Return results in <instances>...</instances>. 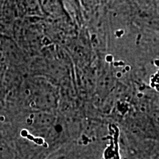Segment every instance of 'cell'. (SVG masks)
<instances>
[{
	"instance_id": "6da1fadb",
	"label": "cell",
	"mask_w": 159,
	"mask_h": 159,
	"mask_svg": "<svg viewBox=\"0 0 159 159\" xmlns=\"http://www.w3.org/2000/svg\"><path fill=\"white\" fill-rule=\"evenodd\" d=\"M34 91L32 97V105L39 111L52 112L57 106L58 94L56 89L51 83L44 80L35 81Z\"/></svg>"
},
{
	"instance_id": "7a4b0ae2",
	"label": "cell",
	"mask_w": 159,
	"mask_h": 159,
	"mask_svg": "<svg viewBox=\"0 0 159 159\" xmlns=\"http://www.w3.org/2000/svg\"><path fill=\"white\" fill-rule=\"evenodd\" d=\"M16 6L21 13L28 16H41L43 14L39 0H16Z\"/></svg>"
},
{
	"instance_id": "3957f363",
	"label": "cell",
	"mask_w": 159,
	"mask_h": 159,
	"mask_svg": "<svg viewBox=\"0 0 159 159\" xmlns=\"http://www.w3.org/2000/svg\"><path fill=\"white\" fill-rule=\"evenodd\" d=\"M2 45L4 47V52L10 61L13 63H18L21 61L22 57L19 52V49L13 41H11L9 39H6Z\"/></svg>"
}]
</instances>
